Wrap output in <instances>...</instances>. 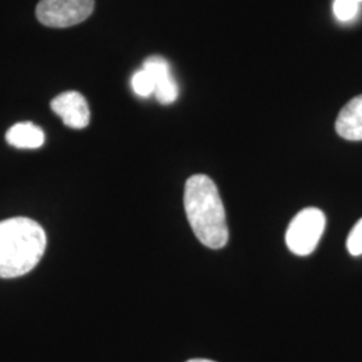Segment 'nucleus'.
Here are the masks:
<instances>
[{
  "instance_id": "obj_1",
  "label": "nucleus",
  "mask_w": 362,
  "mask_h": 362,
  "mask_svg": "<svg viewBox=\"0 0 362 362\" xmlns=\"http://www.w3.org/2000/svg\"><path fill=\"white\" fill-rule=\"evenodd\" d=\"M184 207L196 238L204 246L219 250L228 242L226 209L216 184L206 175H194L185 184Z\"/></svg>"
},
{
  "instance_id": "obj_10",
  "label": "nucleus",
  "mask_w": 362,
  "mask_h": 362,
  "mask_svg": "<svg viewBox=\"0 0 362 362\" xmlns=\"http://www.w3.org/2000/svg\"><path fill=\"white\" fill-rule=\"evenodd\" d=\"M132 89L139 95L143 98H148L151 95L155 94V81L153 78L151 77L144 69L136 71L132 77L130 81Z\"/></svg>"
},
{
  "instance_id": "obj_3",
  "label": "nucleus",
  "mask_w": 362,
  "mask_h": 362,
  "mask_svg": "<svg viewBox=\"0 0 362 362\" xmlns=\"http://www.w3.org/2000/svg\"><path fill=\"white\" fill-rule=\"evenodd\" d=\"M326 218L318 208H305L291 220L286 233V245L298 257H308L317 248L325 231Z\"/></svg>"
},
{
  "instance_id": "obj_4",
  "label": "nucleus",
  "mask_w": 362,
  "mask_h": 362,
  "mask_svg": "<svg viewBox=\"0 0 362 362\" xmlns=\"http://www.w3.org/2000/svg\"><path fill=\"white\" fill-rule=\"evenodd\" d=\"M94 11V0H40L37 18L42 25L54 28L76 26Z\"/></svg>"
},
{
  "instance_id": "obj_9",
  "label": "nucleus",
  "mask_w": 362,
  "mask_h": 362,
  "mask_svg": "<svg viewBox=\"0 0 362 362\" xmlns=\"http://www.w3.org/2000/svg\"><path fill=\"white\" fill-rule=\"evenodd\" d=\"M153 95L160 104H173L179 97V85H177V82H176L173 76L156 83Z\"/></svg>"
},
{
  "instance_id": "obj_14",
  "label": "nucleus",
  "mask_w": 362,
  "mask_h": 362,
  "mask_svg": "<svg viewBox=\"0 0 362 362\" xmlns=\"http://www.w3.org/2000/svg\"><path fill=\"white\" fill-rule=\"evenodd\" d=\"M357 1H360V3H361L362 0H357Z\"/></svg>"
},
{
  "instance_id": "obj_12",
  "label": "nucleus",
  "mask_w": 362,
  "mask_h": 362,
  "mask_svg": "<svg viewBox=\"0 0 362 362\" xmlns=\"http://www.w3.org/2000/svg\"><path fill=\"white\" fill-rule=\"evenodd\" d=\"M346 247L350 255L360 257L362 255V219L357 221V224L350 231Z\"/></svg>"
},
{
  "instance_id": "obj_13",
  "label": "nucleus",
  "mask_w": 362,
  "mask_h": 362,
  "mask_svg": "<svg viewBox=\"0 0 362 362\" xmlns=\"http://www.w3.org/2000/svg\"><path fill=\"white\" fill-rule=\"evenodd\" d=\"M187 362H215L207 360V358H194V360H188Z\"/></svg>"
},
{
  "instance_id": "obj_2",
  "label": "nucleus",
  "mask_w": 362,
  "mask_h": 362,
  "mask_svg": "<svg viewBox=\"0 0 362 362\" xmlns=\"http://www.w3.org/2000/svg\"><path fill=\"white\" fill-rule=\"evenodd\" d=\"M47 245L37 221L11 218L0 221V278H18L35 269Z\"/></svg>"
},
{
  "instance_id": "obj_7",
  "label": "nucleus",
  "mask_w": 362,
  "mask_h": 362,
  "mask_svg": "<svg viewBox=\"0 0 362 362\" xmlns=\"http://www.w3.org/2000/svg\"><path fill=\"white\" fill-rule=\"evenodd\" d=\"M6 140L18 149H38L45 144V133L30 121L18 122L7 130Z\"/></svg>"
},
{
  "instance_id": "obj_11",
  "label": "nucleus",
  "mask_w": 362,
  "mask_h": 362,
  "mask_svg": "<svg viewBox=\"0 0 362 362\" xmlns=\"http://www.w3.org/2000/svg\"><path fill=\"white\" fill-rule=\"evenodd\" d=\"M360 13V1L357 0H334L333 13L339 22H350Z\"/></svg>"
},
{
  "instance_id": "obj_6",
  "label": "nucleus",
  "mask_w": 362,
  "mask_h": 362,
  "mask_svg": "<svg viewBox=\"0 0 362 362\" xmlns=\"http://www.w3.org/2000/svg\"><path fill=\"white\" fill-rule=\"evenodd\" d=\"M337 133L349 141L362 140V94L342 107L336 121Z\"/></svg>"
},
{
  "instance_id": "obj_5",
  "label": "nucleus",
  "mask_w": 362,
  "mask_h": 362,
  "mask_svg": "<svg viewBox=\"0 0 362 362\" xmlns=\"http://www.w3.org/2000/svg\"><path fill=\"white\" fill-rule=\"evenodd\" d=\"M52 110L71 129H83L90 122V109L86 98L78 91H65L52 101Z\"/></svg>"
},
{
  "instance_id": "obj_8",
  "label": "nucleus",
  "mask_w": 362,
  "mask_h": 362,
  "mask_svg": "<svg viewBox=\"0 0 362 362\" xmlns=\"http://www.w3.org/2000/svg\"><path fill=\"white\" fill-rule=\"evenodd\" d=\"M143 69L151 77L153 78L155 88L156 83H158L160 81L172 77V70H170L168 61L158 55H152V57L146 58L144 61Z\"/></svg>"
}]
</instances>
